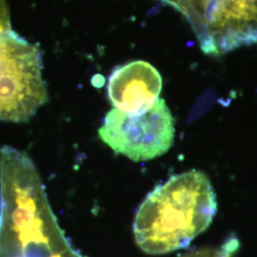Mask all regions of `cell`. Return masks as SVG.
Listing matches in <instances>:
<instances>
[{"label": "cell", "mask_w": 257, "mask_h": 257, "mask_svg": "<svg viewBox=\"0 0 257 257\" xmlns=\"http://www.w3.org/2000/svg\"><path fill=\"white\" fill-rule=\"evenodd\" d=\"M175 134L172 112L159 98L138 114L110 110L98 131L102 141L115 154L137 162L163 156L173 146Z\"/></svg>", "instance_id": "cell-4"}, {"label": "cell", "mask_w": 257, "mask_h": 257, "mask_svg": "<svg viewBox=\"0 0 257 257\" xmlns=\"http://www.w3.org/2000/svg\"><path fill=\"white\" fill-rule=\"evenodd\" d=\"M42 54L13 30L0 35V121L27 122L49 96Z\"/></svg>", "instance_id": "cell-3"}, {"label": "cell", "mask_w": 257, "mask_h": 257, "mask_svg": "<svg viewBox=\"0 0 257 257\" xmlns=\"http://www.w3.org/2000/svg\"><path fill=\"white\" fill-rule=\"evenodd\" d=\"M205 53L219 55L257 42V0H213L197 36Z\"/></svg>", "instance_id": "cell-5"}, {"label": "cell", "mask_w": 257, "mask_h": 257, "mask_svg": "<svg viewBox=\"0 0 257 257\" xmlns=\"http://www.w3.org/2000/svg\"><path fill=\"white\" fill-rule=\"evenodd\" d=\"M239 245L238 239L235 236H231L219 247L193 250L181 257H235L238 251Z\"/></svg>", "instance_id": "cell-7"}, {"label": "cell", "mask_w": 257, "mask_h": 257, "mask_svg": "<svg viewBox=\"0 0 257 257\" xmlns=\"http://www.w3.org/2000/svg\"><path fill=\"white\" fill-rule=\"evenodd\" d=\"M0 257H84L65 237L32 159L9 146L0 148Z\"/></svg>", "instance_id": "cell-1"}, {"label": "cell", "mask_w": 257, "mask_h": 257, "mask_svg": "<svg viewBox=\"0 0 257 257\" xmlns=\"http://www.w3.org/2000/svg\"><path fill=\"white\" fill-rule=\"evenodd\" d=\"M107 89L114 109L138 114L149 110L158 99L162 78L153 65L138 60L115 68Z\"/></svg>", "instance_id": "cell-6"}, {"label": "cell", "mask_w": 257, "mask_h": 257, "mask_svg": "<svg viewBox=\"0 0 257 257\" xmlns=\"http://www.w3.org/2000/svg\"><path fill=\"white\" fill-rule=\"evenodd\" d=\"M12 30L8 4L6 0H0V35Z\"/></svg>", "instance_id": "cell-8"}, {"label": "cell", "mask_w": 257, "mask_h": 257, "mask_svg": "<svg viewBox=\"0 0 257 257\" xmlns=\"http://www.w3.org/2000/svg\"><path fill=\"white\" fill-rule=\"evenodd\" d=\"M216 211V195L207 175L196 170L174 175L149 193L138 208L136 241L150 254L186 248L210 227Z\"/></svg>", "instance_id": "cell-2"}]
</instances>
